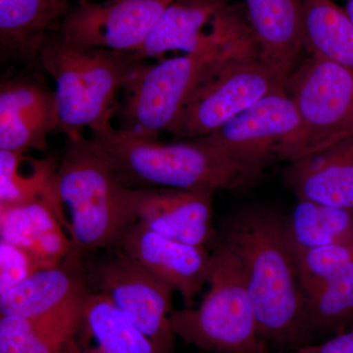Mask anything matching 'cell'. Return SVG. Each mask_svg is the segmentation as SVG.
I'll use <instances>...</instances> for the list:
<instances>
[{
	"label": "cell",
	"instance_id": "2e32d148",
	"mask_svg": "<svg viewBox=\"0 0 353 353\" xmlns=\"http://www.w3.org/2000/svg\"><path fill=\"white\" fill-rule=\"evenodd\" d=\"M284 179L297 199L353 208V136L288 163Z\"/></svg>",
	"mask_w": 353,
	"mask_h": 353
},
{
	"label": "cell",
	"instance_id": "52a82bcc",
	"mask_svg": "<svg viewBox=\"0 0 353 353\" xmlns=\"http://www.w3.org/2000/svg\"><path fill=\"white\" fill-rule=\"evenodd\" d=\"M199 139L234 161L262 173L276 162L296 161L303 150L301 119L285 87Z\"/></svg>",
	"mask_w": 353,
	"mask_h": 353
},
{
	"label": "cell",
	"instance_id": "1f68e13d",
	"mask_svg": "<svg viewBox=\"0 0 353 353\" xmlns=\"http://www.w3.org/2000/svg\"><path fill=\"white\" fill-rule=\"evenodd\" d=\"M90 1H94V0H77V2H79V3H82V2H90Z\"/></svg>",
	"mask_w": 353,
	"mask_h": 353
},
{
	"label": "cell",
	"instance_id": "5b68a950",
	"mask_svg": "<svg viewBox=\"0 0 353 353\" xmlns=\"http://www.w3.org/2000/svg\"><path fill=\"white\" fill-rule=\"evenodd\" d=\"M57 183L70 211L68 234L74 250H112L138 221L134 190L121 183L88 139H66Z\"/></svg>",
	"mask_w": 353,
	"mask_h": 353
},
{
	"label": "cell",
	"instance_id": "d4e9b609",
	"mask_svg": "<svg viewBox=\"0 0 353 353\" xmlns=\"http://www.w3.org/2000/svg\"><path fill=\"white\" fill-rule=\"evenodd\" d=\"M299 282L306 299L353 261V243L294 250Z\"/></svg>",
	"mask_w": 353,
	"mask_h": 353
},
{
	"label": "cell",
	"instance_id": "cb8c5ba5",
	"mask_svg": "<svg viewBox=\"0 0 353 353\" xmlns=\"http://www.w3.org/2000/svg\"><path fill=\"white\" fill-rule=\"evenodd\" d=\"M307 340L353 327V261L306 299Z\"/></svg>",
	"mask_w": 353,
	"mask_h": 353
},
{
	"label": "cell",
	"instance_id": "3957f363",
	"mask_svg": "<svg viewBox=\"0 0 353 353\" xmlns=\"http://www.w3.org/2000/svg\"><path fill=\"white\" fill-rule=\"evenodd\" d=\"M90 134V145L131 189L240 190L263 176L201 139L162 143L113 125Z\"/></svg>",
	"mask_w": 353,
	"mask_h": 353
},
{
	"label": "cell",
	"instance_id": "ac0fdd59",
	"mask_svg": "<svg viewBox=\"0 0 353 353\" xmlns=\"http://www.w3.org/2000/svg\"><path fill=\"white\" fill-rule=\"evenodd\" d=\"M0 236L31 253L41 269L61 264L73 250L57 211L43 199L0 208Z\"/></svg>",
	"mask_w": 353,
	"mask_h": 353
},
{
	"label": "cell",
	"instance_id": "603a6c76",
	"mask_svg": "<svg viewBox=\"0 0 353 353\" xmlns=\"http://www.w3.org/2000/svg\"><path fill=\"white\" fill-rule=\"evenodd\" d=\"M287 231L292 250L353 243V208L297 199Z\"/></svg>",
	"mask_w": 353,
	"mask_h": 353
},
{
	"label": "cell",
	"instance_id": "8fae6325",
	"mask_svg": "<svg viewBox=\"0 0 353 353\" xmlns=\"http://www.w3.org/2000/svg\"><path fill=\"white\" fill-rule=\"evenodd\" d=\"M90 290L83 254L73 250L61 264L41 269L0 294V314L73 340Z\"/></svg>",
	"mask_w": 353,
	"mask_h": 353
},
{
	"label": "cell",
	"instance_id": "ba28073f",
	"mask_svg": "<svg viewBox=\"0 0 353 353\" xmlns=\"http://www.w3.org/2000/svg\"><path fill=\"white\" fill-rule=\"evenodd\" d=\"M85 262L90 288L101 292L154 343L159 353H176L170 316L175 290L120 248Z\"/></svg>",
	"mask_w": 353,
	"mask_h": 353
},
{
	"label": "cell",
	"instance_id": "8992f818",
	"mask_svg": "<svg viewBox=\"0 0 353 353\" xmlns=\"http://www.w3.org/2000/svg\"><path fill=\"white\" fill-rule=\"evenodd\" d=\"M208 284L197 307L172 312L176 336L210 353H270L259 336L240 261L219 240L211 252Z\"/></svg>",
	"mask_w": 353,
	"mask_h": 353
},
{
	"label": "cell",
	"instance_id": "9c48e42d",
	"mask_svg": "<svg viewBox=\"0 0 353 353\" xmlns=\"http://www.w3.org/2000/svg\"><path fill=\"white\" fill-rule=\"evenodd\" d=\"M285 83L259 57L230 60L192 92L169 132L175 141L204 138Z\"/></svg>",
	"mask_w": 353,
	"mask_h": 353
},
{
	"label": "cell",
	"instance_id": "ffe728a7",
	"mask_svg": "<svg viewBox=\"0 0 353 353\" xmlns=\"http://www.w3.org/2000/svg\"><path fill=\"white\" fill-rule=\"evenodd\" d=\"M221 7V6H220ZM219 7L185 6L172 2L150 30L134 57L139 61H162L166 54L201 50L210 39V22Z\"/></svg>",
	"mask_w": 353,
	"mask_h": 353
},
{
	"label": "cell",
	"instance_id": "7a4b0ae2",
	"mask_svg": "<svg viewBox=\"0 0 353 353\" xmlns=\"http://www.w3.org/2000/svg\"><path fill=\"white\" fill-rule=\"evenodd\" d=\"M217 240L240 261L262 340L304 345L308 341L306 296L288 236L287 217L270 208H248L228 221Z\"/></svg>",
	"mask_w": 353,
	"mask_h": 353
},
{
	"label": "cell",
	"instance_id": "9a60e30c",
	"mask_svg": "<svg viewBox=\"0 0 353 353\" xmlns=\"http://www.w3.org/2000/svg\"><path fill=\"white\" fill-rule=\"evenodd\" d=\"M69 0H0V59L3 64L39 67L44 44L71 10Z\"/></svg>",
	"mask_w": 353,
	"mask_h": 353
},
{
	"label": "cell",
	"instance_id": "44dd1931",
	"mask_svg": "<svg viewBox=\"0 0 353 353\" xmlns=\"http://www.w3.org/2000/svg\"><path fill=\"white\" fill-rule=\"evenodd\" d=\"M301 39L304 52L353 73V24L333 0H303Z\"/></svg>",
	"mask_w": 353,
	"mask_h": 353
},
{
	"label": "cell",
	"instance_id": "7c38bea8",
	"mask_svg": "<svg viewBox=\"0 0 353 353\" xmlns=\"http://www.w3.org/2000/svg\"><path fill=\"white\" fill-rule=\"evenodd\" d=\"M175 0H104L77 2L58 34L71 43L134 53L167 6Z\"/></svg>",
	"mask_w": 353,
	"mask_h": 353
},
{
	"label": "cell",
	"instance_id": "f1b7e54d",
	"mask_svg": "<svg viewBox=\"0 0 353 353\" xmlns=\"http://www.w3.org/2000/svg\"><path fill=\"white\" fill-rule=\"evenodd\" d=\"M290 353H353V327L315 345H304Z\"/></svg>",
	"mask_w": 353,
	"mask_h": 353
},
{
	"label": "cell",
	"instance_id": "d6986e66",
	"mask_svg": "<svg viewBox=\"0 0 353 353\" xmlns=\"http://www.w3.org/2000/svg\"><path fill=\"white\" fill-rule=\"evenodd\" d=\"M70 353H159L154 343L101 292L90 290Z\"/></svg>",
	"mask_w": 353,
	"mask_h": 353
},
{
	"label": "cell",
	"instance_id": "7402d4cb",
	"mask_svg": "<svg viewBox=\"0 0 353 353\" xmlns=\"http://www.w3.org/2000/svg\"><path fill=\"white\" fill-rule=\"evenodd\" d=\"M24 155L0 150V208L43 199L53 206L62 222H66L57 183L60 158L31 159L32 172L25 176L20 172Z\"/></svg>",
	"mask_w": 353,
	"mask_h": 353
},
{
	"label": "cell",
	"instance_id": "4316f807",
	"mask_svg": "<svg viewBox=\"0 0 353 353\" xmlns=\"http://www.w3.org/2000/svg\"><path fill=\"white\" fill-rule=\"evenodd\" d=\"M41 270L34 256L20 246L0 241V294Z\"/></svg>",
	"mask_w": 353,
	"mask_h": 353
},
{
	"label": "cell",
	"instance_id": "30bf717a",
	"mask_svg": "<svg viewBox=\"0 0 353 353\" xmlns=\"http://www.w3.org/2000/svg\"><path fill=\"white\" fill-rule=\"evenodd\" d=\"M303 130L301 157L353 136V73L307 55L285 83Z\"/></svg>",
	"mask_w": 353,
	"mask_h": 353
},
{
	"label": "cell",
	"instance_id": "4dcf8cb0",
	"mask_svg": "<svg viewBox=\"0 0 353 353\" xmlns=\"http://www.w3.org/2000/svg\"><path fill=\"white\" fill-rule=\"evenodd\" d=\"M345 9L353 24V0H345Z\"/></svg>",
	"mask_w": 353,
	"mask_h": 353
},
{
	"label": "cell",
	"instance_id": "6da1fadb",
	"mask_svg": "<svg viewBox=\"0 0 353 353\" xmlns=\"http://www.w3.org/2000/svg\"><path fill=\"white\" fill-rule=\"evenodd\" d=\"M259 57L243 4L219 7L210 22V39L201 50L136 65L121 94L116 116L121 131L159 139L175 125L196 88L236 58Z\"/></svg>",
	"mask_w": 353,
	"mask_h": 353
},
{
	"label": "cell",
	"instance_id": "f546056e",
	"mask_svg": "<svg viewBox=\"0 0 353 353\" xmlns=\"http://www.w3.org/2000/svg\"><path fill=\"white\" fill-rule=\"evenodd\" d=\"M185 6L201 7H220L228 4L230 0H175Z\"/></svg>",
	"mask_w": 353,
	"mask_h": 353
},
{
	"label": "cell",
	"instance_id": "e0dca14e",
	"mask_svg": "<svg viewBox=\"0 0 353 353\" xmlns=\"http://www.w3.org/2000/svg\"><path fill=\"white\" fill-rule=\"evenodd\" d=\"M259 58L287 81L303 59V0H245Z\"/></svg>",
	"mask_w": 353,
	"mask_h": 353
},
{
	"label": "cell",
	"instance_id": "484cf974",
	"mask_svg": "<svg viewBox=\"0 0 353 353\" xmlns=\"http://www.w3.org/2000/svg\"><path fill=\"white\" fill-rule=\"evenodd\" d=\"M57 130V108L0 120V150L46 152L48 136Z\"/></svg>",
	"mask_w": 353,
	"mask_h": 353
},
{
	"label": "cell",
	"instance_id": "4fadbf2b",
	"mask_svg": "<svg viewBox=\"0 0 353 353\" xmlns=\"http://www.w3.org/2000/svg\"><path fill=\"white\" fill-rule=\"evenodd\" d=\"M116 248L178 292L185 307H194L196 297L208 284L211 252L206 246L172 240L137 221Z\"/></svg>",
	"mask_w": 353,
	"mask_h": 353
},
{
	"label": "cell",
	"instance_id": "5bb4252c",
	"mask_svg": "<svg viewBox=\"0 0 353 353\" xmlns=\"http://www.w3.org/2000/svg\"><path fill=\"white\" fill-rule=\"evenodd\" d=\"M136 214L155 233L206 246L215 240L212 190L134 189Z\"/></svg>",
	"mask_w": 353,
	"mask_h": 353
},
{
	"label": "cell",
	"instance_id": "277c9868",
	"mask_svg": "<svg viewBox=\"0 0 353 353\" xmlns=\"http://www.w3.org/2000/svg\"><path fill=\"white\" fill-rule=\"evenodd\" d=\"M134 53L88 48L51 34L39 65L55 83L58 130L66 139L111 126L128 79L139 63Z\"/></svg>",
	"mask_w": 353,
	"mask_h": 353
},
{
	"label": "cell",
	"instance_id": "83f0119b",
	"mask_svg": "<svg viewBox=\"0 0 353 353\" xmlns=\"http://www.w3.org/2000/svg\"><path fill=\"white\" fill-rule=\"evenodd\" d=\"M24 319L0 316V353H24Z\"/></svg>",
	"mask_w": 353,
	"mask_h": 353
}]
</instances>
